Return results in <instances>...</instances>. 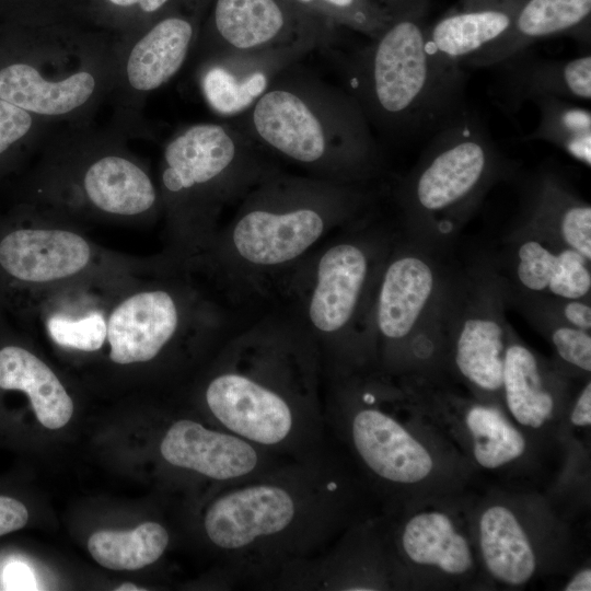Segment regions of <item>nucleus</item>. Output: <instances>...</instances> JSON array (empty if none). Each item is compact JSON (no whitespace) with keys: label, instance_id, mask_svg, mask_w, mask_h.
<instances>
[{"label":"nucleus","instance_id":"nucleus-1","mask_svg":"<svg viewBox=\"0 0 591 591\" xmlns=\"http://www.w3.org/2000/svg\"><path fill=\"white\" fill-rule=\"evenodd\" d=\"M211 491L201 530L232 589H267L282 568L326 548L348 525L355 503L331 444Z\"/></svg>","mask_w":591,"mask_h":591},{"label":"nucleus","instance_id":"nucleus-2","mask_svg":"<svg viewBox=\"0 0 591 591\" xmlns=\"http://www.w3.org/2000/svg\"><path fill=\"white\" fill-rule=\"evenodd\" d=\"M317 349L276 309L220 345L201 384L210 420L255 447L304 459L329 444Z\"/></svg>","mask_w":591,"mask_h":591},{"label":"nucleus","instance_id":"nucleus-3","mask_svg":"<svg viewBox=\"0 0 591 591\" xmlns=\"http://www.w3.org/2000/svg\"><path fill=\"white\" fill-rule=\"evenodd\" d=\"M373 202L368 185L280 170L236 205L200 260L243 301L270 300L291 270Z\"/></svg>","mask_w":591,"mask_h":591},{"label":"nucleus","instance_id":"nucleus-4","mask_svg":"<svg viewBox=\"0 0 591 591\" xmlns=\"http://www.w3.org/2000/svg\"><path fill=\"white\" fill-rule=\"evenodd\" d=\"M398 229L373 209L344 225L277 286L273 297L311 339L324 379L373 368L371 321L381 273Z\"/></svg>","mask_w":591,"mask_h":591},{"label":"nucleus","instance_id":"nucleus-5","mask_svg":"<svg viewBox=\"0 0 591 591\" xmlns=\"http://www.w3.org/2000/svg\"><path fill=\"white\" fill-rule=\"evenodd\" d=\"M230 123L274 159L314 178L368 185L382 169L381 149L357 101L298 62Z\"/></svg>","mask_w":591,"mask_h":591},{"label":"nucleus","instance_id":"nucleus-6","mask_svg":"<svg viewBox=\"0 0 591 591\" xmlns=\"http://www.w3.org/2000/svg\"><path fill=\"white\" fill-rule=\"evenodd\" d=\"M280 170L276 159L230 121L178 128L163 146L157 181L169 255L202 258L225 209Z\"/></svg>","mask_w":591,"mask_h":591},{"label":"nucleus","instance_id":"nucleus-7","mask_svg":"<svg viewBox=\"0 0 591 591\" xmlns=\"http://www.w3.org/2000/svg\"><path fill=\"white\" fill-rule=\"evenodd\" d=\"M428 14H402L345 57V90L372 128L392 138L431 136L465 104L466 72L425 48Z\"/></svg>","mask_w":591,"mask_h":591},{"label":"nucleus","instance_id":"nucleus-8","mask_svg":"<svg viewBox=\"0 0 591 591\" xmlns=\"http://www.w3.org/2000/svg\"><path fill=\"white\" fill-rule=\"evenodd\" d=\"M515 171L517 163L501 152L478 113L466 106L430 136L398 183L401 232L443 252L488 192Z\"/></svg>","mask_w":591,"mask_h":591},{"label":"nucleus","instance_id":"nucleus-9","mask_svg":"<svg viewBox=\"0 0 591 591\" xmlns=\"http://www.w3.org/2000/svg\"><path fill=\"white\" fill-rule=\"evenodd\" d=\"M112 127H66L47 137L39 190L47 209L68 219L139 222L162 215L158 184Z\"/></svg>","mask_w":591,"mask_h":591},{"label":"nucleus","instance_id":"nucleus-10","mask_svg":"<svg viewBox=\"0 0 591 591\" xmlns=\"http://www.w3.org/2000/svg\"><path fill=\"white\" fill-rule=\"evenodd\" d=\"M33 28L26 51L0 65V100L53 126H90L112 93L115 38L76 23Z\"/></svg>","mask_w":591,"mask_h":591},{"label":"nucleus","instance_id":"nucleus-11","mask_svg":"<svg viewBox=\"0 0 591 591\" xmlns=\"http://www.w3.org/2000/svg\"><path fill=\"white\" fill-rule=\"evenodd\" d=\"M442 252L398 229L383 266L371 321L373 368L385 374L442 349V324L453 269Z\"/></svg>","mask_w":591,"mask_h":591},{"label":"nucleus","instance_id":"nucleus-12","mask_svg":"<svg viewBox=\"0 0 591 591\" xmlns=\"http://www.w3.org/2000/svg\"><path fill=\"white\" fill-rule=\"evenodd\" d=\"M508 290L493 260L453 269L442 324V349L461 378L484 393L502 387L511 326L505 310Z\"/></svg>","mask_w":591,"mask_h":591},{"label":"nucleus","instance_id":"nucleus-13","mask_svg":"<svg viewBox=\"0 0 591 591\" xmlns=\"http://www.w3.org/2000/svg\"><path fill=\"white\" fill-rule=\"evenodd\" d=\"M209 0H187L148 25L115 38L112 128L143 136L144 103L189 61Z\"/></svg>","mask_w":591,"mask_h":591},{"label":"nucleus","instance_id":"nucleus-14","mask_svg":"<svg viewBox=\"0 0 591 591\" xmlns=\"http://www.w3.org/2000/svg\"><path fill=\"white\" fill-rule=\"evenodd\" d=\"M189 61L288 55L328 46L336 28L289 0H209Z\"/></svg>","mask_w":591,"mask_h":591},{"label":"nucleus","instance_id":"nucleus-15","mask_svg":"<svg viewBox=\"0 0 591 591\" xmlns=\"http://www.w3.org/2000/svg\"><path fill=\"white\" fill-rule=\"evenodd\" d=\"M116 263L70 219L49 209L46 222L12 230L0 240L2 270L47 297L121 271Z\"/></svg>","mask_w":591,"mask_h":591},{"label":"nucleus","instance_id":"nucleus-16","mask_svg":"<svg viewBox=\"0 0 591 591\" xmlns=\"http://www.w3.org/2000/svg\"><path fill=\"white\" fill-rule=\"evenodd\" d=\"M160 456L170 467L204 478L212 487L258 474L287 457L259 449L212 422L179 417L161 437Z\"/></svg>","mask_w":591,"mask_h":591},{"label":"nucleus","instance_id":"nucleus-17","mask_svg":"<svg viewBox=\"0 0 591 591\" xmlns=\"http://www.w3.org/2000/svg\"><path fill=\"white\" fill-rule=\"evenodd\" d=\"M500 264L508 297L590 299L591 259L579 252L512 228Z\"/></svg>","mask_w":591,"mask_h":591},{"label":"nucleus","instance_id":"nucleus-18","mask_svg":"<svg viewBox=\"0 0 591 591\" xmlns=\"http://www.w3.org/2000/svg\"><path fill=\"white\" fill-rule=\"evenodd\" d=\"M496 69L491 94L508 113L543 97L591 100V55L570 59L542 57L529 47L490 67Z\"/></svg>","mask_w":591,"mask_h":591},{"label":"nucleus","instance_id":"nucleus-19","mask_svg":"<svg viewBox=\"0 0 591 591\" xmlns=\"http://www.w3.org/2000/svg\"><path fill=\"white\" fill-rule=\"evenodd\" d=\"M525 0H457L427 23L425 48L441 63L466 65L502 38Z\"/></svg>","mask_w":591,"mask_h":591},{"label":"nucleus","instance_id":"nucleus-20","mask_svg":"<svg viewBox=\"0 0 591 591\" xmlns=\"http://www.w3.org/2000/svg\"><path fill=\"white\" fill-rule=\"evenodd\" d=\"M513 228L591 259V206L553 170H540L528 178L520 217Z\"/></svg>","mask_w":591,"mask_h":591},{"label":"nucleus","instance_id":"nucleus-21","mask_svg":"<svg viewBox=\"0 0 591 591\" xmlns=\"http://www.w3.org/2000/svg\"><path fill=\"white\" fill-rule=\"evenodd\" d=\"M591 0H525L508 33L466 67L490 68L511 55L554 36L590 45Z\"/></svg>","mask_w":591,"mask_h":591},{"label":"nucleus","instance_id":"nucleus-22","mask_svg":"<svg viewBox=\"0 0 591 591\" xmlns=\"http://www.w3.org/2000/svg\"><path fill=\"white\" fill-rule=\"evenodd\" d=\"M299 60L288 55L212 59L195 65L194 70L206 103L231 119L246 111L278 73Z\"/></svg>","mask_w":591,"mask_h":591},{"label":"nucleus","instance_id":"nucleus-23","mask_svg":"<svg viewBox=\"0 0 591 591\" xmlns=\"http://www.w3.org/2000/svg\"><path fill=\"white\" fill-rule=\"evenodd\" d=\"M0 390L25 394L37 420L48 429L63 427L73 414V402L57 374L31 350L0 348Z\"/></svg>","mask_w":591,"mask_h":591},{"label":"nucleus","instance_id":"nucleus-24","mask_svg":"<svg viewBox=\"0 0 591 591\" xmlns=\"http://www.w3.org/2000/svg\"><path fill=\"white\" fill-rule=\"evenodd\" d=\"M507 407L522 426L540 428L555 409V397L537 356L511 328L505 352L502 387Z\"/></svg>","mask_w":591,"mask_h":591},{"label":"nucleus","instance_id":"nucleus-25","mask_svg":"<svg viewBox=\"0 0 591 591\" xmlns=\"http://www.w3.org/2000/svg\"><path fill=\"white\" fill-rule=\"evenodd\" d=\"M479 545L489 573L509 586H522L533 576L536 561L530 541L511 510L493 506L479 520Z\"/></svg>","mask_w":591,"mask_h":591},{"label":"nucleus","instance_id":"nucleus-26","mask_svg":"<svg viewBox=\"0 0 591 591\" xmlns=\"http://www.w3.org/2000/svg\"><path fill=\"white\" fill-rule=\"evenodd\" d=\"M399 545L412 563L433 566L449 575H463L473 565L466 538L450 518L439 511L409 518L401 530Z\"/></svg>","mask_w":591,"mask_h":591},{"label":"nucleus","instance_id":"nucleus-27","mask_svg":"<svg viewBox=\"0 0 591 591\" xmlns=\"http://www.w3.org/2000/svg\"><path fill=\"white\" fill-rule=\"evenodd\" d=\"M83 285L48 296L44 324L57 346L93 352L106 340V306L96 299L91 300L88 291L82 294Z\"/></svg>","mask_w":591,"mask_h":591},{"label":"nucleus","instance_id":"nucleus-28","mask_svg":"<svg viewBox=\"0 0 591 591\" xmlns=\"http://www.w3.org/2000/svg\"><path fill=\"white\" fill-rule=\"evenodd\" d=\"M169 543L166 528L149 521L129 531H97L90 536L88 548L92 557L105 568L138 570L160 559Z\"/></svg>","mask_w":591,"mask_h":591},{"label":"nucleus","instance_id":"nucleus-29","mask_svg":"<svg viewBox=\"0 0 591 591\" xmlns=\"http://www.w3.org/2000/svg\"><path fill=\"white\" fill-rule=\"evenodd\" d=\"M540 114L536 128L524 141H545L576 161L591 164L590 108L561 97H543L533 102Z\"/></svg>","mask_w":591,"mask_h":591},{"label":"nucleus","instance_id":"nucleus-30","mask_svg":"<svg viewBox=\"0 0 591 591\" xmlns=\"http://www.w3.org/2000/svg\"><path fill=\"white\" fill-rule=\"evenodd\" d=\"M465 422L473 438L475 460L482 467L497 468L523 454V436L497 408L474 405Z\"/></svg>","mask_w":591,"mask_h":591},{"label":"nucleus","instance_id":"nucleus-31","mask_svg":"<svg viewBox=\"0 0 591 591\" xmlns=\"http://www.w3.org/2000/svg\"><path fill=\"white\" fill-rule=\"evenodd\" d=\"M323 23L350 28L369 39L395 18L379 0H289Z\"/></svg>","mask_w":591,"mask_h":591},{"label":"nucleus","instance_id":"nucleus-32","mask_svg":"<svg viewBox=\"0 0 591 591\" xmlns=\"http://www.w3.org/2000/svg\"><path fill=\"white\" fill-rule=\"evenodd\" d=\"M187 0H82L80 14L120 36L141 28Z\"/></svg>","mask_w":591,"mask_h":591},{"label":"nucleus","instance_id":"nucleus-33","mask_svg":"<svg viewBox=\"0 0 591 591\" xmlns=\"http://www.w3.org/2000/svg\"><path fill=\"white\" fill-rule=\"evenodd\" d=\"M526 318L542 331L551 340L558 357L577 369L591 371V335L590 332L576 328L552 317L525 313Z\"/></svg>","mask_w":591,"mask_h":591},{"label":"nucleus","instance_id":"nucleus-34","mask_svg":"<svg viewBox=\"0 0 591 591\" xmlns=\"http://www.w3.org/2000/svg\"><path fill=\"white\" fill-rule=\"evenodd\" d=\"M53 125L0 100V157L26 140L50 132Z\"/></svg>","mask_w":591,"mask_h":591},{"label":"nucleus","instance_id":"nucleus-35","mask_svg":"<svg viewBox=\"0 0 591 591\" xmlns=\"http://www.w3.org/2000/svg\"><path fill=\"white\" fill-rule=\"evenodd\" d=\"M82 0H21L20 7L32 25L74 23Z\"/></svg>","mask_w":591,"mask_h":591},{"label":"nucleus","instance_id":"nucleus-36","mask_svg":"<svg viewBox=\"0 0 591 591\" xmlns=\"http://www.w3.org/2000/svg\"><path fill=\"white\" fill-rule=\"evenodd\" d=\"M1 586L4 590H36V580L30 567L20 561L12 560L5 565L1 572Z\"/></svg>","mask_w":591,"mask_h":591},{"label":"nucleus","instance_id":"nucleus-37","mask_svg":"<svg viewBox=\"0 0 591 591\" xmlns=\"http://www.w3.org/2000/svg\"><path fill=\"white\" fill-rule=\"evenodd\" d=\"M571 422L577 427H589L591 424V383L588 381V383L584 385L582 391L580 392L571 416H570Z\"/></svg>","mask_w":591,"mask_h":591},{"label":"nucleus","instance_id":"nucleus-38","mask_svg":"<svg viewBox=\"0 0 591 591\" xmlns=\"http://www.w3.org/2000/svg\"><path fill=\"white\" fill-rule=\"evenodd\" d=\"M394 16L402 14H428L430 0H379Z\"/></svg>","mask_w":591,"mask_h":591},{"label":"nucleus","instance_id":"nucleus-39","mask_svg":"<svg viewBox=\"0 0 591 591\" xmlns=\"http://www.w3.org/2000/svg\"><path fill=\"white\" fill-rule=\"evenodd\" d=\"M566 591H590L591 570L589 568L579 571L564 588Z\"/></svg>","mask_w":591,"mask_h":591},{"label":"nucleus","instance_id":"nucleus-40","mask_svg":"<svg viewBox=\"0 0 591 591\" xmlns=\"http://www.w3.org/2000/svg\"><path fill=\"white\" fill-rule=\"evenodd\" d=\"M116 591H143L146 589L143 588H138L136 584L134 583H129V582H126V583H121L119 584L116 589Z\"/></svg>","mask_w":591,"mask_h":591}]
</instances>
